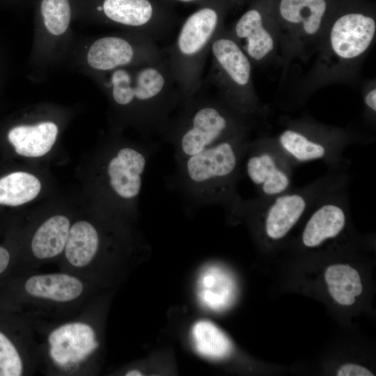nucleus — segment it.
I'll return each mask as SVG.
<instances>
[{
  "mask_svg": "<svg viewBox=\"0 0 376 376\" xmlns=\"http://www.w3.org/2000/svg\"><path fill=\"white\" fill-rule=\"evenodd\" d=\"M248 145L245 135L238 136L176 161L166 178V187L177 193L188 209L220 205L235 210L242 201L235 185Z\"/></svg>",
  "mask_w": 376,
  "mask_h": 376,
  "instance_id": "1",
  "label": "nucleus"
},
{
  "mask_svg": "<svg viewBox=\"0 0 376 376\" xmlns=\"http://www.w3.org/2000/svg\"><path fill=\"white\" fill-rule=\"evenodd\" d=\"M159 138L169 143L175 162L184 159L227 139L245 135L246 114L227 103L219 95H206L201 89L180 102Z\"/></svg>",
  "mask_w": 376,
  "mask_h": 376,
  "instance_id": "2",
  "label": "nucleus"
},
{
  "mask_svg": "<svg viewBox=\"0 0 376 376\" xmlns=\"http://www.w3.org/2000/svg\"><path fill=\"white\" fill-rule=\"evenodd\" d=\"M105 86L111 89L114 103L128 109L136 124L148 136H160L181 101L165 55L131 70L113 71Z\"/></svg>",
  "mask_w": 376,
  "mask_h": 376,
  "instance_id": "3",
  "label": "nucleus"
},
{
  "mask_svg": "<svg viewBox=\"0 0 376 376\" xmlns=\"http://www.w3.org/2000/svg\"><path fill=\"white\" fill-rule=\"evenodd\" d=\"M221 22L217 7L203 5L185 19L174 42L164 52L181 101L201 89L204 63L213 40L223 28Z\"/></svg>",
  "mask_w": 376,
  "mask_h": 376,
  "instance_id": "4",
  "label": "nucleus"
},
{
  "mask_svg": "<svg viewBox=\"0 0 376 376\" xmlns=\"http://www.w3.org/2000/svg\"><path fill=\"white\" fill-rule=\"evenodd\" d=\"M210 52V81L218 95L237 111L248 115L254 107L252 62L233 38L224 28L213 40Z\"/></svg>",
  "mask_w": 376,
  "mask_h": 376,
  "instance_id": "5",
  "label": "nucleus"
},
{
  "mask_svg": "<svg viewBox=\"0 0 376 376\" xmlns=\"http://www.w3.org/2000/svg\"><path fill=\"white\" fill-rule=\"evenodd\" d=\"M152 38L139 33L134 39L120 36H105L91 46L87 61L100 71H114L127 66H137L158 61L164 57Z\"/></svg>",
  "mask_w": 376,
  "mask_h": 376,
  "instance_id": "6",
  "label": "nucleus"
},
{
  "mask_svg": "<svg viewBox=\"0 0 376 376\" xmlns=\"http://www.w3.org/2000/svg\"><path fill=\"white\" fill-rule=\"evenodd\" d=\"M96 9L111 22L155 40L171 31V19L153 0H102Z\"/></svg>",
  "mask_w": 376,
  "mask_h": 376,
  "instance_id": "7",
  "label": "nucleus"
},
{
  "mask_svg": "<svg viewBox=\"0 0 376 376\" xmlns=\"http://www.w3.org/2000/svg\"><path fill=\"white\" fill-rule=\"evenodd\" d=\"M375 33L374 18L359 13H346L332 24L329 33V48L340 61L354 60L368 49Z\"/></svg>",
  "mask_w": 376,
  "mask_h": 376,
  "instance_id": "8",
  "label": "nucleus"
},
{
  "mask_svg": "<svg viewBox=\"0 0 376 376\" xmlns=\"http://www.w3.org/2000/svg\"><path fill=\"white\" fill-rule=\"evenodd\" d=\"M23 287L30 299L60 305L78 300L86 291L80 278L64 272L31 275Z\"/></svg>",
  "mask_w": 376,
  "mask_h": 376,
  "instance_id": "9",
  "label": "nucleus"
},
{
  "mask_svg": "<svg viewBox=\"0 0 376 376\" xmlns=\"http://www.w3.org/2000/svg\"><path fill=\"white\" fill-rule=\"evenodd\" d=\"M229 31L251 62L263 61L274 49L273 36L256 8L246 11Z\"/></svg>",
  "mask_w": 376,
  "mask_h": 376,
  "instance_id": "10",
  "label": "nucleus"
},
{
  "mask_svg": "<svg viewBox=\"0 0 376 376\" xmlns=\"http://www.w3.org/2000/svg\"><path fill=\"white\" fill-rule=\"evenodd\" d=\"M246 172L252 183L265 196L275 197L286 192L290 185L288 173L269 152L250 151L246 162Z\"/></svg>",
  "mask_w": 376,
  "mask_h": 376,
  "instance_id": "11",
  "label": "nucleus"
},
{
  "mask_svg": "<svg viewBox=\"0 0 376 376\" xmlns=\"http://www.w3.org/2000/svg\"><path fill=\"white\" fill-rule=\"evenodd\" d=\"M308 199L302 193H283L275 196L265 217V230L272 240L285 236L303 215Z\"/></svg>",
  "mask_w": 376,
  "mask_h": 376,
  "instance_id": "12",
  "label": "nucleus"
},
{
  "mask_svg": "<svg viewBox=\"0 0 376 376\" xmlns=\"http://www.w3.org/2000/svg\"><path fill=\"white\" fill-rule=\"evenodd\" d=\"M342 206L338 203L328 201L319 205L313 212L302 233V242L306 246H318L343 230L346 214Z\"/></svg>",
  "mask_w": 376,
  "mask_h": 376,
  "instance_id": "13",
  "label": "nucleus"
},
{
  "mask_svg": "<svg viewBox=\"0 0 376 376\" xmlns=\"http://www.w3.org/2000/svg\"><path fill=\"white\" fill-rule=\"evenodd\" d=\"M57 134L55 123L42 122L34 125L14 127L8 133V140L18 155L38 157L51 150Z\"/></svg>",
  "mask_w": 376,
  "mask_h": 376,
  "instance_id": "14",
  "label": "nucleus"
},
{
  "mask_svg": "<svg viewBox=\"0 0 376 376\" xmlns=\"http://www.w3.org/2000/svg\"><path fill=\"white\" fill-rule=\"evenodd\" d=\"M100 247V236L95 227L86 221H79L70 226L64 249L65 259L76 269H87Z\"/></svg>",
  "mask_w": 376,
  "mask_h": 376,
  "instance_id": "15",
  "label": "nucleus"
},
{
  "mask_svg": "<svg viewBox=\"0 0 376 376\" xmlns=\"http://www.w3.org/2000/svg\"><path fill=\"white\" fill-rule=\"evenodd\" d=\"M326 9L325 0H281L279 4L284 22L305 36L318 34Z\"/></svg>",
  "mask_w": 376,
  "mask_h": 376,
  "instance_id": "16",
  "label": "nucleus"
},
{
  "mask_svg": "<svg viewBox=\"0 0 376 376\" xmlns=\"http://www.w3.org/2000/svg\"><path fill=\"white\" fill-rule=\"evenodd\" d=\"M69 219L55 215L46 220L34 233L31 249L40 260L52 259L64 251L70 228Z\"/></svg>",
  "mask_w": 376,
  "mask_h": 376,
  "instance_id": "17",
  "label": "nucleus"
},
{
  "mask_svg": "<svg viewBox=\"0 0 376 376\" xmlns=\"http://www.w3.org/2000/svg\"><path fill=\"white\" fill-rule=\"evenodd\" d=\"M324 279L331 296L343 306L352 305L355 302V297L363 291L359 274L347 265L329 266L324 272Z\"/></svg>",
  "mask_w": 376,
  "mask_h": 376,
  "instance_id": "18",
  "label": "nucleus"
},
{
  "mask_svg": "<svg viewBox=\"0 0 376 376\" xmlns=\"http://www.w3.org/2000/svg\"><path fill=\"white\" fill-rule=\"evenodd\" d=\"M192 337L196 351L211 359H223L233 351L229 338L210 321L200 320L192 328Z\"/></svg>",
  "mask_w": 376,
  "mask_h": 376,
  "instance_id": "19",
  "label": "nucleus"
},
{
  "mask_svg": "<svg viewBox=\"0 0 376 376\" xmlns=\"http://www.w3.org/2000/svg\"><path fill=\"white\" fill-rule=\"evenodd\" d=\"M41 189L33 175L16 171L0 178V205L18 206L34 199Z\"/></svg>",
  "mask_w": 376,
  "mask_h": 376,
  "instance_id": "20",
  "label": "nucleus"
},
{
  "mask_svg": "<svg viewBox=\"0 0 376 376\" xmlns=\"http://www.w3.org/2000/svg\"><path fill=\"white\" fill-rule=\"evenodd\" d=\"M280 148L298 162H308L324 158L327 147L301 132L292 129L283 130L278 137Z\"/></svg>",
  "mask_w": 376,
  "mask_h": 376,
  "instance_id": "21",
  "label": "nucleus"
},
{
  "mask_svg": "<svg viewBox=\"0 0 376 376\" xmlns=\"http://www.w3.org/2000/svg\"><path fill=\"white\" fill-rule=\"evenodd\" d=\"M40 13L47 29L53 35L63 33L71 17L69 0H41Z\"/></svg>",
  "mask_w": 376,
  "mask_h": 376,
  "instance_id": "22",
  "label": "nucleus"
},
{
  "mask_svg": "<svg viewBox=\"0 0 376 376\" xmlns=\"http://www.w3.org/2000/svg\"><path fill=\"white\" fill-rule=\"evenodd\" d=\"M24 372L23 359L11 340L0 331V376H19Z\"/></svg>",
  "mask_w": 376,
  "mask_h": 376,
  "instance_id": "23",
  "label": "nucleus"
},
{
  "mask_svg": "<svg viewBox=\"0 0 376 376\" xmlns=\"http://www.w3.org/2000/svg\"><path fill=\"white\" fill-rule=\"evenodd\" d=\"M338 376H373L374 374L364 366L347 363L342 366L337 371Z\"/></svg>",
  "mask_w": 376,
  "mask_h": 376,
  "instance_id": "24",
  "label": "nucleus"
},
{
  "mask_svg": "<svg viewBox=\"0 0 376 376\" xmlns=\"http://www.w3.org/2000/svg\"><path fill=\"white\" fill-rule=\"evenodd\" d=\"M10 260L8 251L0 246V274L8 268Z\"/></svg>",
  "mask_w": 376,
  "mask_h": 376,
  "instance_id": "25",
  "label": "nucleus"
},
{
  "mask_svg": "<svg viewBox=\"0 0 376 376\" xmlns=\"http://www.w3.org/2000/svg\"><path fill=\"white\" fill-rule=\"evenodd\" d=\"M364 102L366 106L373 111H376V88L370 89L365 95Z\"/></svg>",
  "mask_w": 376,
  "mask_h": 376,
  "instance_id": "26",
  "label": "nucleus"
},
{
  "mask_svg": "<svg viewBox=\"0 0 376 376\" xmlns=\"http://www.w3.org/2000/svg\"><path fill=\"white\" fill-rule=\"evenodd\" d=\"M125 375H127V376H139V375H142V373L140 371L137 370H132L127 371L125 373Z\"/></svg>",
  "mask_w": 376,
  "mask_h": 376,
  "instance_id": "27",
  "label": "nucleus"
},
{
  "mask_svg": "<svg viewBox=\"0 0 376 376\" xmlns=\"http://www.w3.org/2000/svg\"><path fill=\"white\" fill-rule=\"evenodd\" d=\"M174 1H178V2H181V3H200L205 0H174Z\"/></svg>",
  "mask_w": 376,
  "mask_h": 376,
  "instance_id": "28",
  "label": "nucleus"
}]
</instances>
